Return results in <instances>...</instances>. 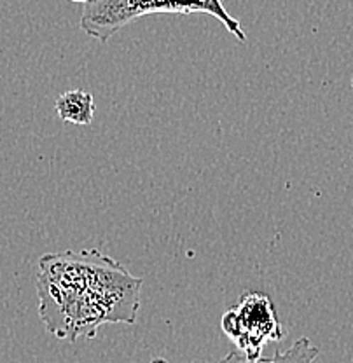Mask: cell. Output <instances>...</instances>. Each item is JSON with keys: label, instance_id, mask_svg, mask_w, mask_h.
Wrapping results in <instances>:
<instances>
[{"label": "cell", "instance_id": "obj_1", "mask_svg": "<svg viewBox=\"0 0 353 363\" xmlns=\"http://www.w3.org/2000/svg\"><path fill=\"white\" fill-rule=\"evenodd\" d=\"M37 297L45 330L56 339H94L105 323L133 325L143 279L98 250L45 253L39 259Z\"/></svg>", "mask_w": 353, "mask_h": 363}, {"label": "cell", "instance_id": "obj_2", "mask_svg": "<svg viewBox=\"0 0 353 363\" xmlns=\"http://www.w3.org/2000/svg\"><path fill=\"white\" fill-rule=\"evenodd\" d=\"M82 4L81 28L89 37L107 43L114 33L119 32L136 18L147 14H210L226 26L240 43H246V35L240 21L234 20L222 0H72Z\"/></svg>", "mask_w": 353, "mask_h": 363}, {"label": "cell", "instance_id": "obj_3", "mask_svg": "<svg viewBox=\"0 0 353 363\" xmlns=\"http://www.w3.org/2000/svg\"><path fill=\"white\" fill-rule=\"evenodd\" d=\"M221 328L240 353L250 360L261 358L268 342L286 337L275 304L268 295L245 292L221 318Z\"/></svg>", "mask_w": 353, "mask_h": 363}, {"label": "cell", "instance_id": "obj_4", "mask_svg": "<svg viewBox=\"0 0 353 363\" xmlns=\"http://www.w3.org/2000/svg\"><path fill=\"white\" fill-rule=\"evenodd\" d=\"M56 113L65 123L75 126H89L94 117L93 94L85 89H72L60 94L55 101Z\"/></svg>", "mask_w": 353, "mask_h": 363}, {"label": "cell", "instance_id": "obj_5", "mask_svg": "<svg viewBox=\"0 0 353 363\" xmlns=\"http://www.w3.org/2000/svg\"><path fill=\"white\" fill-rule=\"evenodd\" d=\"M317 357L318 347L308 337H301L295 340L287 351H276L271 358L250 360V358H246L240 351L234 350L217 363H318Z\"/></svg>", "mask_w": 353, "mask_h": 363}, {"label": "cell", "instance_id": "obj_6", "mask_svg": "<svg viewBox=\"0 0 353 363\" xmlns=\"http://www.w3.org/2000/svg\"><path fill=\"white\" fill-rule=\"evenodd\" d=\"M151 363H170V362L165 360V358H154V360Z\"/></svg>", "mask_w": 353, "mask_h": 363}, {"label": "cell", "instance_id": "obj_7", "mask_svg": "<svg viewBox=\"0 0 353 363\" xmlns=\"http://www.w3.org/2000/svg\"><path fill=\"white\" fill-rule=\"evenodd\" d=\"M352 89H353V74H352Z\"/></svg>", "mask_w": 353, "mask_h": 363}]
</instances>
